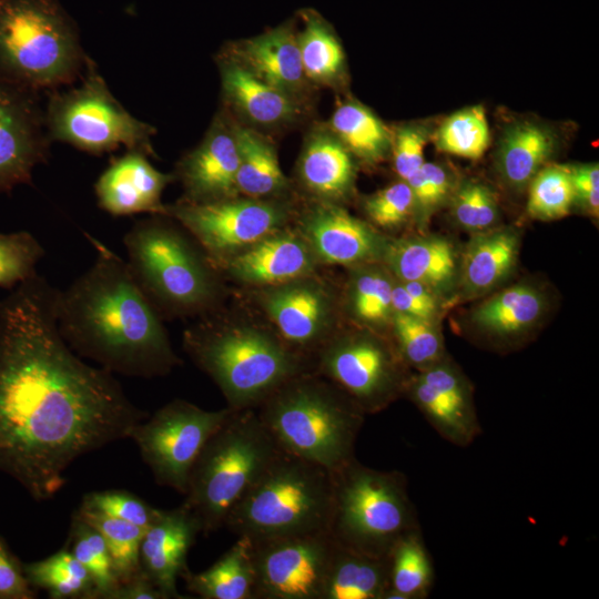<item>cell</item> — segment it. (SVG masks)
Listing matches in <instances>:
<instances>
[{
	"mask_svg": "<svg viewBox=\"0 0 599 599\" xmlns=\"http://www.w3.org/2000/svg\"><path fill=\"white\" fill-rule=\"evenodd\" d=\"M57 292L37 273L0 301V471L37 501L61 490L78 458L130 438L148 416L65 343Z\"/></svg>",
	"mask_w": 599,
	"mask_h": 599,
	"instance_id": "cell-1",
	"label": "cell"
},
{
	"mask_svg": "<svg viewBox=\"0 0 599 599\" xmlns=\"http://www.w3.org/2000/svg\"><path fill=\"white\" fill-rule=\"evenodd\" d=\"M97 252L93 264L64 291L55 318L61 336L80 357L110 373L163 376L180 364L161 315L122 257L85 233Z\"/></svg>",
	"mask_w": 599,
	"mask_h": 599,
	"instance_id": "cell-2",
	"label": "cell"
},
{
	"mask_svg": "<svg viewBox=\"0 0 599 599\" xmlns=\"http://www.w3.org/2000/svg\"><path fill=\"white\" fill-rule=\"evenodd\" d=\"M257 407V416L277 446L334 471L355 457L365 413L335 384L291 378Z\"/></svg>",
	"mask_w": 599,
	"mask_h": 599,
	"instance_id": "cell-3",
	"label": "cell"
},
{
	"mask_svg": "<svg viewBox=\"0 0 599 599\" xmlns=\"http://www.w3.org/2000/svg\"><path fill=\"white\" fill-rule=\"evenodd\" d=\"M332 502V471L281 449L224 526L251 541L328 531Z\"/></svg>",
	"mask_w": 599,
	"mask_h": 599,
	"instance_id": "cell-4",
	"label": "cell"
},
{
	"mask_svg": "<svg viewBox=\"0 0 599 599\" xmlns=\"http://www.w3.org/2000/svg\"><path fill=\"white\" fill-rule=\"evenodd\" d=\"M88 57L57 0H0V77L35 92L83 73Z\"/></svg>",
	"mask_w": 599,
	"mask_h": 599,
	"instance_id": "cell-5",
	"label": "cell"
},
{
	"mask_svg": "<svg viewBox=\"0 0 599 599\" xmlns=\"http://www.w3.org/2000/svg\"><path fill=\"white\" fill-rule=\"evenodd\" d=\"M281 448L253 408L234 409L209 437L189 476L184 504L201 532L222 526L227 512Z\"/></svg>",
	"mask_w": 599,
	"mask_h": 599,
	"instance_id": "cell-6",
	"label": "cell"
},
{
	"mask_svg": "<svg viewBox=\"0 0 599 599\" xmlns=\"http://www.w3.org/2000/svg\"><path fill=\"white\" fill-rule=\"evenodd\" d=\"M332 478L328 532L336 544L388 557L403 535L419 527L403 473L374 469L354 457L332 471Z\"/></svg>",
	"mask_w": 599,
	"mask_h": 599,
	"instance_id": "cell-7",
	"label": "cell"
},
{
	"mask_svg": "<svg viewBox=\"0 0 599 599\" xmlns=\"http://www.w3.org/2000/svg\"><path fill=\"white\" fill-rule=\"evenodd\" d=\"M123 243L132 275L160 315L203 311L214 301L206 261L165 214L136 221Z\"/></svg>",
	"mask_w": 599,
	"mask_h": 599,
	"instance_id": "cell-8",
	"label": "cell"
},
{
	"mask_svg": "<svg viewBox=\"0 0 599 599\" xmlns=\"http://www.w3.org/2000/svg\"><path fill=\"white\" fill-rule=\"evenodd\" d=\"M185 348L236 410L257 407L303 370L297 355L253 328H195L186 334Z\"/></svg>",
	"mask_w": 599,
	"mask_h": 599,
	"instance_id": "cell-9",
	"label": "cell"
},
{
	"mask_svg": "<svg viewBox=\"0 0 599 599\" xmlns=\"http://www.w3.org/2000/svg\"><path fill=\"white\" fill-rule=\"evenodd\" d=\"M83 75L78 87L51 92L44 109L49 139L95 155L121 145L154 155V128L123 108L89 58Z\"/></svg>",
	"mask_w": 599,
	"mask_h": 599,
	"instance_id": "cell-10",
	"label": "cell"
},
{
	"mask_svg": "<svg viewBox=\"0 0 599 599\" xmlns=\"http://www.w3.org/2000/svg\"><path fill=\"white\" fill-rule=\"evenodd\" d=\"M233 410L227 407L210 412L186 400L174 399L139 423L130 438L155 483L184 496L196 457Z\"/></svg>",
	"mask_w": 599,
	"mask_h": 599,
	"instance_id": "cell-11",
	"label": "cell"
},
{
	"mask_svg": "<svg viewBox=\"0 0 599 599\" xmlns=\"http://www.w3.org/2000/svg\"><path fill=\"white\" fill-rule=\"evenodd\" d=\"M334 549L328 531L251 541L254 599H322Z\"/></svg>",
	"mask_w": 599,
	"mask_h": 599,
	"instance_id": "cell-12",
	"label": "cell"
},
{
	"mask_svg": "<svg viewBox=\"0 0 599 599\" xmlns=\"http://www.w3.org/2000/svg\"><path fill=\"white\" fill-rule=\"evenodd\" d=\"M162 214L177 220L213 256L245 248L276 232L287 216L284 205L262 199L229 197L164 205Z\"/></svg>",
	"mask_w": 599,
	"mask_h": 599,
	"instance_id": "cell-13",
	"label": "cell"
},
{
	"mask_svg": "<svg viewBox=\"0 0 599 599\" xmlns=\"http://www.w3.org/2000/svg\"><path fill=\"white\" fill-rule=\"evenodd\" d=\"M398 354L369 336H353L333 343L319 358L323 375L346 393L365 414L389 405L410 377Z\"/></svg>",
	"mask_w": 599,
	"mask_h": 599,
	"instance_id": "cell-14",
	"label": "cell"
},
{
	"mask_svg": "<svg viewBox=\"0 0 599 599\" xmlns=\"http://www.w3.org/2000/svg\"><path fill=\"white\" fill-rule=\"evenodd\" d=\"M50 142L39 92L0 77V193L31 183Z\"/></svg>",
	"mask_w": 599,
	"mask_h": 599,
	"instance_id": "cell-15",
	"label": "cell"
},
{
	"mask_svg": "<svg viewBox=\"0 0 599 599\" xmlns=\"http://www.w3.org/2000/svg\"><path fill=\"white\" fill-rule=\"evenodd\" d=\"M405 394L448 443L467 447L481 434L470 385L446 357L410 376Z\"/></svg>",
	"mask_w": 599,
	"mask_h": 599,
	"instance_id": "cell-16",
	"label": "cell"
},
{
	"mask_svg": "<svg viewBox=\"0 0 599 599\" xmlns=\"http://www.w3.org/2000/svg\"><path fill=\"white\" fill-rule=\"evenodd\" d=\"M238 149L233 121L217 114L201 143L177 163L176 176L184 201L213 202L233 197L236 190Z\"/></svg>",
	"mask_w": 599,
	"mask_h": 599,
	"instance_id": "cell-17",
	"label": "cell"
},
{
	"mask_svg": "<svg viewBox=\"0 0 599 599\" xmlns=\"http://www.w3.org/2000/svg\"><path fill=\"white\" fill-rule=\"evenodd\" d=\"M200 532L197 518L184 504L171 510L159 509L146 528L140 548L141 569L165 599L186 598L176 582L189 570L187 552Z\"/></svg>",
	"mask_w": 599,
	"mask_h": 599,
	"instance_id": "cell-18",
	"label": "cell"
},
{
	"mask_svg": "<svg viewBox=\"0 0 599 599\" xmlns=\"http://www.w3.org/2000/svg\"><path fill=\"white\" fill-rule=\"evenodd\" d=\"M296 31L294 22H285L258 35L230 43L222 54L306 103L312 84L303 71Z\"/></svg>",
	"mask_w": 599,
	"mask_h": 599,
	"instance_id": "cell-19",
	"label": "cell"
},
{
	"mask_svg": "<svg viewBox=\"0 0 599 599\" xmlns=\"http://www.w3.org/2000/svg\"><path fill=\"white\" fill-rule=\"evenodd\" d=\"M148 156L142 151L128 150L101 173L94 191L103 211L114 216L163 213L161 196L174 175L155 169Z\"/></svg>",
	"mask_w": 599,
	"mask_h": 599,
	"instance_id": "cell-20",
	"label": "cell"
},
{
	"mask_svg": "<svg viewBox=\"0 0 599 599\" xmlns=\"http://www.w3.org/2000/svg\"><path fill=\"white\" fill-rule=\"evenodd\" d=\"M222 95L243 124L278 129L297 122L306 103L264 82L224 54L219 57Z\"/></svg>",
	"mask_w": 599,
	"mask_h": 599,
	"instance_id": "cell-21",
	"label": "cell"
},
{
	"mask_svg": "<svg viewBox=\"0 0 599 599\" xmlns=\"http://www.w3.org/2000/svg\"><path fill=\"white\" fill-rule=\"evenodd\" d=\"M304 232L312 252L332 264L363 263L385 251L369 225L332 204L314 207L304 221Z\"/></svg>",
	"mask_w": 599,
	"mask_h": 599,
	"instance_id": "cell-22",
	"label": "cell"
},
{
	"mask_svg": "<svg viewBox=\"0 0 599 599\" xmlns=\"http://www.w3.org/2000/svg\"><path fill=\"white\" fill-rule=\"evenodd\" d=\"M314 266L307 243L291 233H272L227 262L230 273L247 283L282 285L307 275Z\"/></svg>",
	"mask_w": 599,
	"mask_h": 599,
	"instance_id": "cell-23",
	"label": "cell"
},
{
	"mask_svg": "<svg viewBox=\"0 0 599 599\" xmlns=\"http://www.w3.org/2000/svg\"><path fill=\"white\" fill-rule=\"evenodd\" d=\"M384 255L399 281L419 282L438 295L450 287L457 275L455 247L445 237L399 240L385 246Z\"/></svg>",
	"mask_w": 599,
	"mask_h": 599,
	"instance_id": "cell-24",
	"label": "cell"
},
{
	"mask_svg": "<svg viewBox=\"0 0 599 599\" xmlns=\"http://www.w3.org/2000/svg\"><path fill=\"white\" fill-rule=\"evenodd\" d=\"M264 306L283 337L301 345L319 337L329 315L325 293L308 283L274 287L265 295Z\"/></svg>",
	"mask_w": 599,
	"mask_h": 599,
	"instance_id": "cell-25",
	"label": "cell"
},
{
	"mask_svg": "<svg viewBox=\"0 0 599 599\" xmlns=\"http://www.w3.org/2000/svg\"><path fill=\"white\" fill-rule=\"evenodd\" d=\"M298 173L314 194L326 200L342 197L354 181L352 154L327 126L316 128L306 138Z\"/></svg>",
	"mask_w": 599,
	"mask_h": 599,
	"instance_id": "cell-26",
	"label": "cell"
},
{
	"mask_svg": "<svg viewBox=\"0 0 599 599\" xmlns=\"http://www.w3.org/2000/svg\"><path fill=\"white\" fill-rule=\"evenodd\" d=\"M519 236L512 230L479 232L468 243L460 284L467 296H480L497 287L516 266Z\"/></svg>",
	"mask_w": 599,
	"mask_h": 599,
	"instance_id": "cell-27",
	"label": "cell"
},
{
	"mask_svg": "<svg viewBox=\"0 0 599 599\" xmlns=\"http://www.w3.org/2000/svg\"><path fill=\"white\" fill-rule=\"evenodd\" d=\"M388 557L358 552L335 542L322 599H385Z\"/></svg>",
	"mask_w": 599,
	"mask_h": 599,
	"instance_id": "cell-28",
	"label": "cell"
},
{
	"mask_svg": "<svg viewBox=\"0 0 599 599\" xmlns=\"http://www.w3.org/2000/svg\"><path fill=\"white\" fill-rule=\"evenodd\" d=\"M546 298L530 284H516L491 295L471 314V322L481 332L507 338L529 331L541 317Z\"/></svg>",
	"mask_w": 599,
	"mask_h": 599,
	"instance_id": "cell-29",
	"label": "cell"
},
{
	"mask_svg": "<svg viewBox=\"0 0 599 599\" xmlns=\"http://www.w3.org/2000/svg\"><path fill=\"white\" fill-rule=\"evenodd\" d=\"M181 578L191 593L203 599H254L251 541L238 537L210 568L199 573L189 569Z\"/></svg>",
	"mask_w": 599,
	"mask_h": 599,
	"instance_id": "cell-30",
	"label": "cell"
},
{
	"mask_svg": "<svg viewBox=\"0 0 599 599\" xmlns=\"http://www.w3.org/2000/svg\"><path fill=\"white\" fill-rule=\"evenodd\" d=\"M238 149L236 190L262 199L285 189L287 180L273 143L260 131L233 121Z\"/></svg>",
	"mask_w": 599,
	"mask_h": 599,
	"instance_id": "cell-31",
	"label": "cell"
},
{
	"mask_svg": "<svg viewBox=\"0 0 599 599\" xmlns=\"http://www.w3.org/2000/svg\"><path fill=\"white\" fill-rule=\"evenodd\" d=\"M301 31H296L304 74L314 85L335 87L345 70V53L333 28L316 11L300 13Z\"/></svg>",
	"mask_w": 599,
	"mask_h": 599,
	"instance_id": "cell-32",
	"label": "cell"
},
{
	"mask_svg": "<svg viewBox=\"0 0 599 599\" xmlns=\"http://www.w3.org/2000/svg\"><path fill=\"white\" fill-rule=\"evenodd\" d=\"M555 150V136L541 124L525 121L509 126L500 143L499 170L504 179L520 189L531 181Z\"/></svg>",
	"mask_w": 599,
	"mask_h": 599,
	"instance_id": "cell-33",
	"label": "cell"
},
{
	"mask_svg": "<svg viewBox=\"0 0 599 599\" xmlns=\"http://www.w3.org/2000/svg\"><path fill=\"white\" fill-rule=\"evenodd\" d=\"M389 589L385 599H426L435 582L432 557L420 527L403 535L389 556Z\"/></svg>",
	"mask_w": 599,
	"mask_h": 599,
	"instance_id": "cell-34",
	"label": "cell"
},
{
	"mask_svg": "<svg viewBox=\"0 0 599 599\" xmlns=\"http://www.w3.org/2000/svg\"><path fill=\"white\" fill-rule=\"evenodd\" d=\"M326 126L351 154L368 162L380 160L392 143V133L383 121L357 101L338 104Z\"/></svg>",
	"mask_w": 599,
	"mask_h": 599,
	"instance_id": "cell-35",
	"label": "cell"
},
{
	"mask_svg": "<svg viewBox=\"0 0 599 599\" xmlns=\"http://www.w3.org/2000/svg\"><path fill=\"white\" fill-rule=\"evenodd\" d=\"M22 568L29 585L45 590L50 598L93 599L92 580L69 549Z\"/></svg>",
	"mask_w": 599,
	"mask_h": 599,
	"instance_id": "cell-36",
	"label": "cell"
},
{
	"mask_svg": "<svg viewBox=\"0 0 599 599\" xmlns=\"http://www.w3.org/2000/svg\"><path fill=\"white\" fill-rule=\"evenodd\" d=\"M77 512L102 536L120 582L142 570L140 548L146 528L81 507Z\"/></svg>",
	"mask_w": 599,
	"mask_h": 599,
	"instance_id": "cell-37",
	"label": "cell"
},
{
	"mask_svg": "<svg viewBox=\"0 0 599 599\" xmlns=\"http://www.w3.org/2000/svg\"><path fill=\"white\" fill-rule=\"evenodd\" d=\"M72 555L87 569L93 583V599H110L120 581L102 536L80 515L72 516L70 539Z\"/></svg>",
	"mask_w": 599,
	"mask_h": 599,
	"instance_id": "cell-38",
	"label": "cell"
},
{
	"mask_svg": "<svg viewBox=\"0 0 599 599\" xmlns=\"http://www.w3.org/2000/svg\"><path fill=\"white\" fill-rule=\"evenodd\" d=\"M489 144V126L481 105L463 109L448 116L436 133L441 152L477 160Z\"/></svg>",
	"mask_w": 599,
	"mask_h": 599,
	"instance_id": "cell-39",
	"label": "cell"
},
{
	"mask_svg": "<svg viewBox=\"0 0 599 599\" xmlns=\"http://www.w3.org/2000/svg\"><path fill=\"white\" fill-rule=\"evenodd\" d=\"M575 191L568 165L542 167L529 182L527 212L532 219L552 221L570 212Z\"/></svg>",
	"mask_w": 599,
	"mask_h": 599,
	"instance_id": "cell-40",
	"label": "cell"
},
{
	"mask_svg": "<svg viewBox=\"0 0 599 599\" xmlns=\"http://www.w3.org/2000/svg\"><path fill=\"white\" fill-rule=\"evenodd\" d=\"M397 354L407 366L424 370L445 358L439 332L433 322L400 313L392 315Z\"/></svg>",
	"mask_w": 599,
	"mask_h": 599,
	"instance_id": "cell-41",
	"label": "cell"
},
{
	"mask_svg": "<svg viewBox=\"0 0 599 599\" xmlns=\"http://www.w3.org/2000/svg\"><path fill=\"white\" fill-rule=\"evenodd\" d=\"M393 284L380 270L359 272L351 287V306L355 317L369 325H382L392 318Z\"/></svg>",
	"mask_w": 599,
	"mask_h": 599,
	"instance_id": "cell-42",
	"label": "cell"
},
{
	"mask_svg": "<svg viewBox=\"0 0 599 599\" xmlns=\"http://www.w3.org/2000/svg\"><path fill=\"white\" fill-rule=\"evenodd\" d=\"M43 255L42 245L30 232L0 233V287L13 290L31 278Z\"/></svg>",
	"mask_w": 599,
	"mask_h": 599,
	"instance_id": "cell-43",
	"label": "cell"
},
{
	"mask_svg": "<svg viewBox=\"0 0 599 599\" xmlns=\"http://www.w3.org/2000/svg\"><path fill=\"white\" fill-rule=\"evenodd\" d=\"M453 214L456 222L471 232L489 230L498 220L499 209L493 191L480 182L466 181L455 192Z\"/></svg>",
	"mask_w": 599,
	"mask_h": 599,
	"instance_id": "cell-44",
	"label": "cell"
},
{
	"mask_svg": "<svg viewBox=\"0 0 599 599\" xmlns=\"http://www.w3.org/2000/svg\"><path fill=\"white\" fill-rule=\"evenodd\" d=\"M81 508L148 528L159 509L140 497L118 489L92 491L83 496Z\"/></svg>",
	"mask_w": 599,
	"mask_h": 599,
	"instance_id": "cell-45",
	"label": "cell"
},
{
	"mask_svg": "<svg viewBox=\"0 0 599 599\" xmlns=\"http://www.w3.org/2000/svg\"><path fill=\"white\" fill-rule=\"evenodd\" d=\"M415 211L408 183L400 180L370 195L365 201V212L373 223L392 229L405 223Z\"/></svg>",
	"mask_w": 599,
	"mask_h": 599,
	"instance_id": "cell-46",
	"label": "cell"
},
{
	"mask_svg": "<svg viewBox=\"0 0 599 599\" xmlns=\"http://www.w3.org/2000/svg\"><path fill=\"white\" fill-rule=\"evenodd\" d=\"M406 182L413 193L415 210L424 220L444 203L453 184L446 169L432 162H425Z\"/></svg>",
	"mask_w": 599,
	"mask_h": 599,
	"instance_id": "cell-47",
	"label": "cell"
},
{
	"mask_svg": "<svg viewBox=\"0 0 599 599\" xmlns=\"http://www.w3.org/2000/svg\"><path fill=\"white\" fill-rule=\"evenodd\" d=\"M428 132L424 126L406 124L392 134L393 161L400 180L406 181L425 163L424 148Z\"/></svg>",
	"mask_w": 599,
	"mask_h": 599,
	"instance_id": "cell-48",
	"label": "cell"
},
{
	"mask_svg": "<svg viewBox=\"0 0 599 599\" xmlns=\"http://www.w3.org/2000/svg\"><path fill=\"white\" fill-rule=\"evenodd\" d=\"M393 313L433 322L439 309L438 294L425 284L399 281L392 288Z\"/></svg>",
	"mask_w": 599,
	"mask_h": 599,
	"instance_id": "cell-49",
	"label": "cell"
},
{
	"mask_svg": "<svg viewBox=\"0 0 599 599\" xmlns=\"http://www.w3.org/2000/svg\"><path fill=\"white\" fill-rule=\"evenodd\" d=\"M34 591L29 585L22 566L0 539V599H32Z\"/></svg>",
	"mask_w": 599,
	"mask_h": 599,
	"instance_id": "cell-50",
	"label": "cell"
},
{
	"mask_svg": "<svg viewBox=\"0 0 599 599\" xmlns=\"http://www.w3.org/2000/svg\"><path fill=\"white\" fill-rule=\"evenodd\" d=\"M575 191V202L598 216L599 211V167L597 163L569 166Z\"/></svg>",
	"mask_w": 599,
	"mask_h": 599,
	"instance_id": "cell-51",
	"label": "cell"
},
{
	"mask_svg": "<svg viewBox=\"0 0 599 599\" xmlns=\"http://www.w3.org/2000/svg\"><path fill=\"white\" fill-rule=\"evenodd\" d=\"M110 599H165L162 592L141 570L130 579L120 582Z\"/></svg>",
	"mask_w": 599,
	"mask_h": 599,
	"instance_id": "cell-52",
	"label": "cell"
}]
</instances>
